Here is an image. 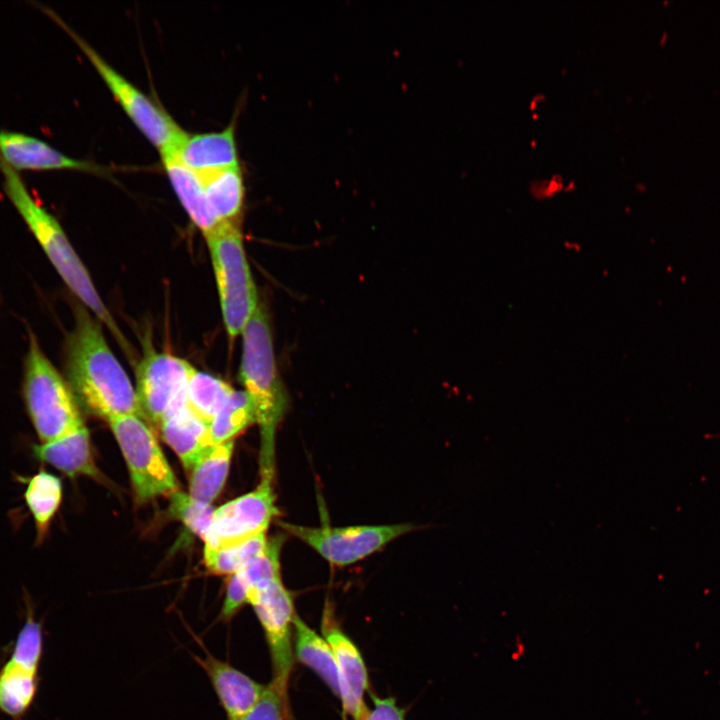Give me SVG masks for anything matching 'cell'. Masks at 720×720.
<instances>
[{
    "label": "cell",
    "instance_id": "obj_12",
    "mask_svg": "<svg viewBox=\"0 0 720 720\" xmlns=\"http://www.w3.org/2000/svg\"><path fill=\"white\" fill-rule=\"evenodd\" d=\"M321 630L332 648L338 667L344 712L350 714L353 720H361L369 711L364 701L369 687L367 668L357 646L336 622L329 602L323 610Z\"/></svg>",
    "mask_w": 720,
    "mask_h": 720
},
{
    "label": "cell",
    "instance_id": "obj_7",
    "mask_svg": "<svg viewBox=\"0 0 720 720\" xmlns=\"http://www.w3.org/2000/svg\"><path fill=\"white\" fill-rule=\"evenodd\" d=\"M126 460L139 502L178 491L177 479L144 419L136 415L107 421Z\"/></svg>",
    "mask_w": 720,
    "mask_h": 720
},
{
    "label": "cell",
    "instance_id": "obj_9",
    "mask_svg": "<svg viewBox=\"0 0 720 720\" xmlns=\"http://www.w3.org/2000/svg\"><path fill=\"white\" fill-rule=\"evenodd\" d=\"M257 487L216 508L204 550L226 548L266 533L279 514L274 493V472L260 471Z\"/></svg>",
    "mask_w": 720,
    "mask_h": 720
},
{
    "label": "cell",
    "instance_id": "obj_8",
    "mask_svg": "<svg viewBox=\"0 0 720 720\" xmlns=\"http://www.w3.org/2000/svg\"><path fill=\"white\" fill-rule=\"evenodd\" d=\"M279 524L288 534L337 567L355 564L415 529L412 523L343 527L330 525L311 527L288 522Z\"/></svg>",
    "mask_w": 720,
    "mask_h": 720
},
{
    "label": "cell",
    "instance_id": "obj_21",
    "mask_svg": "<svg viewBox=\"0 0 720 720\" xmlns=\"http://www.w3.org/2000/svg\"><path fill=\"white\" fill-rule=\"evenodd\" d=\"M39 670L11 659L0 667V713L11 720H23L36 698Z\"/></svg>",
    "mask_w": 720,
    "mask_h": 720
},
{
    "label": "cell",
    "instance_id": "obj_28",
    "mask_svg": "<svg viewBox=\"0 0 720 720\" xmlns=\"http://www.w3.org/2000/svg\"><path fill=\"white\" fill-rule=\"evenodd\" d=\"M26 608V619L16 636L9 659L40 670L44 650L42 624L36 620L34 610L28 603Z\"/></svg>",
    "mask_w": 720,
    "mask_h": 720
},
{
    "label": "cell",
    "instance_id": "obj_10",
    "mask_svg": "<svg viewBox=\"0 0 720 720\" xmlns=\"http://www.w3.org/2000/svg\"><path fill=\"white\" fill-rule=\"evenodd\" d=\"M249 604L262 626L268 645L272 666L270 683L288 701V682L295 660L293 620L296 611L292 594L280 578L258 591Z\"/></svg>",
    "mask_w": 720,
    "mask_h": 720
},
{
    "label": "cell",
    "instance_id": "obj_6",
    "mask_svg": "<svg viewBox=\"0 0 720 720\" xmlns=\"http://www.w3.org/2000/svg\"><path fill=\"white\" fill-rule=\"evenodd\" d=\"M33 4L69 34L89 59L130 120L159 150V153L174 147L179 142L185 131L165 109L110 66L89 43L69 27L54 11L36 2H33Z\"/></svg>",
    "mask_w": 720,
    "mask_h": 720
},
{
    "label": "cell",
    "instance_id": "obj_26",
    "mask_svg": "<svg viewBox=\"0 0 720 720\" xmlns=\"http://www.w3.org/2000/svg\"><path fill=\"white\" fill-rule=\"evenodd\" d=\"M284 542L283 534L268 539L265 549L236 572L247 589L248 603L258 591L281 578L280 555Z\"/></svg>",
    "mask_w": 720,
    "mask_h": 720
},
{
    "label": "cell",
    "instance_id": "obj_2",
    "mask_svg": "<svg viewBox=\"0 0 720 720\" xmlns=\"http://www.w3.org/2000/svg\"><path fill=\"white\" fill-rule=\"evenodd\" d=\"M2 188L67 287L127 346L113 317L101 300L83 262L58 220L31 195L19 172L0 161Z\"/></svg>",
    "mask_w": 720,
    "mask_h": 720
},
{
    "label": "cell",
    "instance_id": "obj_24",
    "mask_svg": "<svg viewBox=\"0 0 720 720\" xmlns=\"http://www.w3.org/2000/svg\"><path fill=\"white\" fill-rule=\"evenodd\" d=\"M234 390L224 380L192 366L186 385V404L195 415L210 424Z\"/></svg>",
    "mask_w": 720,
    "mask_h": 720
},
{
    "label": "cell",
    "instance_id": "obj_25",
    "mask_svg": "<svg viewBox=\"0 0 720 720\" xmlns=\"http://www.w3.org/2000/svg\"><path fill=\"white\" fill-rule=\"evenodd\" d=\"M253 423H256V414L250 397L245 391L234 390L209 424L212 443L233 440Z\"/></svg>",
    "mask_w": 720,
    "mask_h": 720
},
{
    "label": "cell",
    "instance_id": "obj_5",
    "mask_svg": "<svg viewBox=\"0 0 720 720\" xmlns=\"http://www.w3.org/2000/svg\"><path fill=\"white\" fill-rule=\"evenodd\" d=\"M205 239L216 277L223 322L229 337L235 338L242 333L259 305L240 221L221 222Z\"/></svg>",
    "mask_w": 720,
    "mask_h": 720
},
{
    "label": "cell",
    "instance_id": "obj_16",
    "mask_svg": "<svg viewBox=\"0 0 720 720\" xmlns=\"http://www.w3.org/2000/svg\"><path fill=\"white\" fill-rule=\"evenodd\" d=\"M32 453L39 462L47 463L71 478L88 476L99 479L89 431L83 424L66 435L46 443L34 444Z\"/></svg>",
    "mask_w": 720,
    "mask_h": 720
},
{
    "label": "cell",
    "instance_id": "obj_31",
    "mask_svg": "<svg viewBox=\"0 0 720 720\" xmlns=\"http://www.w3.org/2000/svg\"><path fill=\"white\" fill-rule=\"evenodd\" d=\"M248 603V592L236 573L229 576L220 618L231 620L239 609Z\"/></svg>",
    "mask_w": 720,
    "mask_h": 720
},
{
    "label": "cell",
    "instance_id": "obj_27",
    "mask_svg": "<svg viewBox=\"0 0 720 720\" xmlns=\"http://www.w3.org/2000/svg\"><path fill=\"white\" fill-rule=\"evenodd\" d=\"M266 533L244 542L218 549L204 550L207 569L216 575H232L257 557L266 547Z\"/></svg>",
    "mask_w": 720,
    "mask_h": 720
},
{
    "label": "cell",
    "instance_id": "obj_13",
    "mask_svg": "<svg viewBox=\"0 0 720 720\" xmlns=\"http://www.w3.org/2000/svg\"><path fill=\"white\" fill-rule=\"evenodd\" d=\"M0 161L17 172L71 170L104 173L102 166L72 158L41 139L17 131L0 130Z\"/></svg>",
    "mask_w": 720,
    "mask_h": 720
},
{
    "label": "cell",
    "instance_id": "obj_14",
    "mask_svg": "<svg viewBox=\"0 0 720 720\" xmlns=\"http://www.w3.org/2000/svg\"><path fill=\"white\" fill-rule=\"evenodd\" d=\"M208 676L228 720H240L260 700L267 685L220 660L205 650V655L193 656Z\"/></svg>",
    "mask_w": 720,
    "mask_h": 720
},
{
    "label": "cell",
    "instance_id": "obj_23",
    "mask_svg": "<svg viewBox=\"0 0 720 720\" xmlns=\"http://www.w3.org/2000/svg\"><path fill=\"white\" fill-rule=\"evenodd\" d=\"M234 441L214 445L192 468L189 495L210 504L221 492L230 467Z\"/></svg>",
    "mask_w": 720,
    "mask_h": 720
},
{
    "label": "cell",
    "instance_id": "obj_15",
    "mask_svg": "<svg viewBox=\"0 0 720 720\" xmlns=\"http://www.w3.org/2000/svg\"><path fill=\"white\" fill-rule=\"evenodd\" d=\"M165 151L173 153L184 166L200 176L239 166L234 122L221 131L185 132L174 147Z\"/></svg>",
    "mask_w": 720,
    "mask_h": 720
},
{
    "label": "cell",
    "instance_id": "obj_3",
    "mask_svg": "<svg viewBox=\"0 0 720 720\" xmlns=\"http://www.w3.org/2000/svg\"><path fill=\"white\" fill-rule=\"evenodd\" d=\"M241 335L240 380L252 401L260 428V470H274L275 435L289 398L277 369L270 321L263 304L258 305Z\"/></svg>",
    "mask_w": 720,
    "mask_h": 720
},
{
    "label": "cell",
    "instance_id": "obj_30",
    "mask_svg": "<svg viewBox=\"0 0 720 720\" xmlns=\"http://www.w3.org/2000/svg\"><path fill=\"white\" fill-rule=\"evenodd\" d=\"M287 711V701L271 684L257 704L240 720H284Z\"/></svg>",
    "mask_w": 720,
    "mask_h": 720
},
{
    "label": "cell",
    "instance_id": "obj_4",
    "mask_svg": "<svg viewBox=\"0 0 720 720\" xmlns=\"http://www.w3.org/2000/svg\"><path fill=\"white\" fill-rule=\"evenodd\" d=\"M23 399L40 443L58 439L84 424L77 401L29 331L25 358Z\"/></svg>",
    "mask_w": 720,
    "mask_h": 720
},
{
    "label": "cell",
    "instance_id": "obj_1",
    "mask_svg": "<svg viewBox=\"0 0 720 720\" xmlns=\"http://www.w3.org/2000/svg\"><path fill=\"white\" fill-rule=\"evenodd\" d=\"M66 346L69 387L91 414L109 421L124 415L145 420L129 377L104 338L101 325L81 307Z\"/></svg>",
    "mask_w": 720,
    "mask_h": 720
},
{
    "label": "cell",
    "instance_id": "obj_32",
    "mask_svg": "<svg viewBox=\"0 0 720 720\" xmlns=\"http://www.w3.org/2000/svg\"><path fill=\"white\" fill-rule=\"evenodd\" d=\"M373 708L361 720H405V710L400 708L395 698H379L371 694Z\"/></svg>",
    "mask_w": 720,
    "mask_h": 720
},
{
    "label": "cell",
    "instance_id": "obj_22",
    "mask_svg": "<svg viewBox=\"0 0 720 720\" xmlns=\"http://www.w3.org/2000/svg\"><path fill=\"white\" fill-rule=\"evenodd\" d=\"M200 177L209 207L215 218L220 223L240 221L245 195L240 166Z\"/></svg>",
    "mask_w": 720,
    "mask_h": 720
},
{
    "label": "cell",
    "instance_id": "obj_20",
    "mask_svg": "<svg viewBox=\"0 0 720 720\" xmlns=\"http://www.w3.org/2000/svg\"><path fill=\"white\" fill-rule=\"evenodd\" d=\"M293 645L295 658L316 672L331 691L341 698V679L331 646L297 613L293 620Z\"/></svg>",
    "mask_w": 720,
    "mask_h": 720
},
{
    "label": "cell",
    "instance_id": "obj_19",
    "mask_svg": "<svg viewBox=\"0 0 720 720\" xmlns=\"http://www.w3.org/2000/svg\"><path fill=\"white\" fill-rule=\"evenodd\" d=\"M17 480L25 486L24 502L34 521L36 544L41 545L61 506L63 497L61 480L43 469L32 476H17Z\"/></svg>",
    "mask_w": 720,
    "mask_h": 720
},
{
    "label": "cell",
    "instance_id": "obj_11",
    "mask_svg": "<svg viewBox=\"0 0 720 720\" xmlns=\"http://www.w3.org/2000/svg\"><path fill=\"white\" fill-rule=\"evenodd\" d=\"M192 365L167 353L148 352L137 367L136 395L145 421L159 429L165 417L186 403Z\"/></svg>",
    "mask_w": 720,
    "mask_h": 720
},
{
    "label": "cell",
    "instance_id": "obj_18",
    "mask_svg": "<svg viewBox=\"0 0 720 720\" xmlns=\"http://www.w3.org/2000/svg\"><path fill=\"white\" fill-rule=\"evenodd\" d=\"M160 156L176 196L191 221L206 237L220 222L209 207L201 177L184 166L173 153L165 151Z\"/></svg>",
    "mask_w": 720,
    "mask_h": 720
},
{
    "label": "cell",
    "instance_id": "obj_29",
    "mask_svg": "<svg viewBox=\"0 0 720 720\" xmlns=\"http://www.w3.org/2000/svg\"><path fill=\"white\" fill-rule=\"evenodd\" d=\"M214 511L212 505L196 501L179 490L170 495L171 514L203 540L210 530Z\"/></svg>",
    "mask_w": 720,
    "mask_h": 720
},
{
    "label": "cell",
    "instance_id": "obj_17",
    "mask_svg": "<svg viewBox=\"0 0 720 720\" xmlns=\"http://www.w3.org/2000/svg\"><path fill=\"white\" fill-rule=\"evenodd\" d=\"M159 430L165 442L189 470L214 446L209 424L195 415L186 403L168 414Z\"/></svg>",
    "mask_w": 720,
    "mask_h": 720
}]
</instances>
